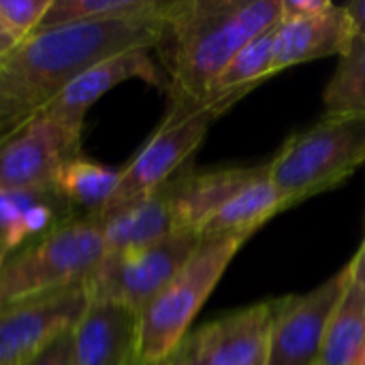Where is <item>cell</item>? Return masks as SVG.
<instances>
[{
  "instance_id": "obj_19",
  "label": "cell",
  "mask_w": 365,
  "mask_h": 365,
  "mask_svg": "<svg viewBox=\"0 0 365 365\" xmlns=\"http://www.w3.org/2000/svg\"><path fill=\"white\" fill-rule=\"evenodd\" d=\"M364 346L365 293L351 278L329 319L317 365H355Z\"/></svg>"
},
{
  "instance_id": "obj_15",
  "label": "cell",
  "mask_w": 365,
  "mask_h": 365,
  "mask_svg": "<svg viewBox=\"0 0 365 365\" xmlns=\"http://www.w3.org/2000/svg\"><path fill=\"white\" fill-rule=\"evenodd\" d=\"M73 365H141L137 361V314L92 302L75 327Z\"/></svg>"
},
{
  "instance_id": "obj_17",
  "label": "cell",
  "mask_w": 365,
  "mask_h": 365,
  "mask_svg": "<svg viewBox=\"0 0 365 365\" xmlns=\"http://www.w3.org/2000/svg\"><path fill=\"white\" fill-rule=\"evenodd\" d=\"M291 207L289 199L278 190L269 178V167L263 175L252 180L235 192L199 231L203 240H248L278 212Z\"/></svg>"
},
{
  "instance_id": "obj_6",
  "label": "cell",
  "mask_w": 365,
  "mask_h": 365,
  "mask_svg": "<svg viewBox=\"0 0 365 365\" xmlns=\"http://www.w3.org/2000/svg\"><path fill=\"white\" fill-rule=\"evenodd\" d=\"M248 92L250 88L231 90L186 113L167 111L163 124L150 137V141L124 169H120L118 188L101 216L143 199L171 182L182 171V165L190 158V154H195V150L201 145L214 120Z\"/></svg>"
},
{
  "instance_id": "obj_28",
  "label": "cell",
  "mask_w": 365,
  "mask_h": 365,
  "mask_svg": "<svg viewBox=\"0 0 365 365\" xmlns=\"http://www.w3.org/2000/svg\"><path fill=\"white\" fill-rule=\"evenodd\" d=\"M15 45H17V43H15V41L4 32V28L0 26V58H4V56H6Z\"/></svg>"
},
{
  "instance_id": "obj_18",
  "label": "cell",
  "mask_w": 365,
  "mask_h": 365,
  "mask_svg": "<svg viewBox=\"0 0 365 365\" xmlns=\"http://www.w3.org/2000/svg\"><path fill=\"white\" fill-rule=\"evenodd\" d=\"M120 182V169L83 158L81 154L68 158L53 178L56 192L71 207L75 218H98Z\"/></svg>"
},
{
  "instance_id": "obj_7",
  "label": "cell",
  "mask_w": 365,
  "mask_h": 365,
  "mask_svg": "<svg viewBox=\"0 0 365 365\" xmlns=\"http://www.w3.org/2000/svg\"><path fill=\"white\" fill-rule=\"evenodd\" d=\"M199 244V233L178 231L145 248L107 255L88 280L90 302L113 304L139 317L188 263Z\"/></svg>"
},
{
  "instance_id": "obj_14",
  "label": "cell",
  "mask_w": 365,
  "mask_h": 365,
  "mask_svg": "<svg viewBox=\"0 0 365 365\" xmlns=\"http://www.w3.org/2000/svg\"><path fill=\"white\" fill-rule=\"evenodd\" d=\"M267 171L259 167H225L214 171H180L167 182L180 231L199 233L203 225L244 186Z\"/></svg>"
},
{
  "instance_id": "obj_8",
  "label": "cell",
  "mask_w": 365,
  "mask_h": 365,
  "mask_svg": "<svg viewBox=\"0 0 365 365\" xmlns=\"http://www.w3.org/2000/svg\"><path fill=\"white\" fill-rule=\"evenodd\" d=\"M351 282V263L304 295L272 302L265 365H317L329 319Z\"/></svg>"
},
{
  "instance_id": "obj_27",
  "label": "cell",
  "mask_w": 365,
  "mask_h": 365,
  "mask_svg": "<svg viewBox=\"0 0 365 365\" xmlns=\"http://www.w3.org/2000/svg\"><path fill=\"white\" fill-rule=\"evenodd\" d=\"M351 278L353 282L365 293V237L359 252L351 259Z\"/></svg>"
},
{
  "instance_id": "obj_16",
  "label": "cell",
  "mask_w": 365,
  "mask_h": 365,
  "mask_svg": "<svg viewBox=\"0 0 365 365\" xmlns=\"http://www.w3.org/2000/svg\"><path fill=\"white\" fill-rule=\"evenodd\" d=\"M96 222L103 231L105 257L145 248L180 231L167 184L143 199L96 218Z\"/></svg>"
},
{
  "instance_id": "obj_25",
  "label": "cell",
  "mask_w": 365,
  "mask_h": 365,
  "mask_svg": "<svg viewBox=\"0 0 365 365\" xmlns=\"http://www.w3.org/2000/svg\"><path fill=\"white\" fill-rule=\"evenodd\" d=\"M331 6L327 0H282V17H314Z\"/></svg>"
},
{
  "instance_id": "obj_13",
  "label": "cell",
  "mask_w": 365,
  "mask_h": 365,
  "mask_svg": "<svg viewBox=\"0 0 365 365\" xmlns=\"http://www.w3.org/2000/svg\"><path fill=\"white\" fill-rule=\"evenodd\" d=\"M353 36L342 4H334L314 17H282L274 28L272 73L327 56H342Z\"/></svg>"
},
{
  "instance_id": "obj_24",
  "label": "cell",
  "mask_w": 365,
  "mask_h": 365,
  "mask_svg": "<svg viewBox=\"0 0 365 365\" xmlns=\"http://www.w3.org/2000/svg\"><path fill=\"white\" fill-rule=\"evenodd\" d=\"M73 346H75V329L58 336L43 351H38L32 359L24 365H73Z\"/></svg>"
},
{
  "instance_id": "obj_10",
  "label": "cell",
  "mask_w": 365,
  "mask_h": 365,
  "mask_svg": "<svg viewBox=\"0 0 365 365\" xmlns=\"http://www.w3.org/2000/svg\"><path fill=\"white\" fill-rule=\"evenodd\" d=\"M88 284L0 310V365H24L58 336L75 329L90 308Z\"/></svg>"
},
{
  "instance_id": "obj_23",
  "label": "cell",
  "mask_w": 365,
  "mask_h": 365,
  "mask_svg": "<svg viewBox=\"0 0 365 365\" xmlns=\"http://www.w3.org/2000/svg\"><path fill=\"white\" fill-rule=\"evenodd\" d=\"M53 0H0V26L19 45L43 24Z\"/></svg>"
},
{
  "instance_id": "obj_4",
  "label": "cell",
  "mask_w": 365,
  "mask_h": 365,
  "mask_svg": "<svg viewBox=\"0 0 365 365\" xmlns=\"http://www.w3.org/2000/svg\"><path fill=\"white\" fill-rule=\"evenodd\" d=\"M364 163L365 113H325L314 126L287 139L267 167L293 207L342 184Z\"/></svg>"
},
{
  "instance_id": "obj_11",
  "label": "cell",
  "mask_w": 365,
  "mask_h": 365,
  "mask_svg": "<svg viewBox=\"0 0 365 365\" xmlns=\"http://www.w3.org/2000/svg\"><path fill=\"white\" fill-rule=\"evenodd\" d=\"M272 302L227 314L188 334L165 365H265Z\"/></svg>"
},
{
  "instance_id": "obj_21",
  "label": "cell",
  "mask_w": 365,
  "mask_h": 365,
  "mask_svg": "<svg viewBox=\"0 0 365 365\" xmlns=\"http://www.w3.org/2000/svg\"><path fill=\"white\" fill-rule=\"evenodd\" d=\"M338 58L323 92L325 109L327 113H365V36H353Z\"/></svg>"
},
{
  "instance_id": "obj_22",
  "label": "cell",
  "mask_w": 365,
  "mask_h": 365,
  "mask_svg": "<svg viewBox=\"0 0 365 365\" xmlns=\"http://www.w3.org/2000/svg\"><path fill=\"white\" fill-rule=\"evenodd\" d=\"M278 26V24H276ZM274 26V28H276ZM274 28L252 38L248 45H244L233 60L225 66V71L218 75L210 90V98L227 94L231 90L242 88H257L261 81L272 77V47H274Z\"/></svg>"
},
{
  "instance_id": "obj_1",
  "label": "cell",
  "mask_w": 365,
  "mask_h": 365,
  "mask_svg": "<svg viewBox=\"0 0 365 365\" xmlns=\"http://www.w3.org/2000/svg\"><path fill=\"white\" fill-rule=\"evenodd\" d=\"M163 11L36 30L15 45L0 58V137L41 113L92 64L128 49H154L163 34Z\"/></svg>"
},
{
  "instance_id": "obj_9",
  "label": "cell",
  "mask_w": 365,
  "mask_h": 365,
  "mask_svg": "<svg viewBox=\"0 0 365 365\" xmlns=\"http://www.w3.org/2000/svg\"><path fill=\"white\" fill-rule=\"evenodd\" d=\"M81 150V133L36 113L0 137V190H30L53 184L58 169Z\"/></svg>"
},
{
  "instance_id": "obj_26",
  "label": "cell",
  "mask_w": 365,
  "mask_h": 365,
  "mask_svg": "<svg viewBox=\"0 0 365 365\" xmlns=\"http://www.w3.org/2000/svg\"><path fill=\"white\" fill-rule=\"evenodd\" d=\"M349 21H351V28H353V34L355 36H365V0H355V2H349V4H342Z\"/></svg>"
},
{
  "instance_id": "obj_3",
  "label": "cell",
  "mask_w": 365,
  "mask_h": 365,
  "mask_svg": "<svg viewBox=\"0 0 365 365\" xmlns=\"http://www.w3.org/2000/svg\"><path fill=\"white\" fill-rule=\"evenodd\" d=\"M103 259L101 225L94 218H71L0 265V310L88 284Z\"/></svg>"
},
{
  "instance_id": "obj_2",
  "label": "cell",
  "mask_w": 365,
  "mask_h": 365,
  "mask_svg": "<svg viewBox=\"0 0 365 365\" xmlns=\"http://www.w3.org/2000/svg\"><path fill=\"white\" fill-rule=\"evenodd\" d=\"M280 19L282 0L165 2L156 49L167 73L169 111L186 113L205 105L233 56Z\"/></svg>"
},
{
  "instance_id": "obj_12",
  "label": "cell",
  "mask_w": 365,
  "mask_h": 365,
  "mask_svg": "<svg viewBox=\"0 0 365 365\" xmlns=\"http://www.w3.org/2000/svg\"><path fill=\"white\" fill-rule=\"evenodd\" d=\"M128 79H141L167 90V77L152 60L150 49H128L86 68L41 113L71 130L83 133V118L92 105Z\"/></svg>"
},
{
  "instance_id": "obj_20",
  "label": "cell",
  "mask_w": 365,
  "mask_h": 365,
  "mask_svg": "<svg viewBox=\"0 0 365 365\" xmlns=\"http://www.w3.org/2000/svg\"><path fill=\"white\" fill-rule=\"evenodd\" d=\"M163 6L165 2L158 0H53L38 30L71 24L145 17L160 13Z\"/></svg>"
},
{
  "instance_id": "obj_5",
  "label": "cell",
  "mask_w": 365,
  "mask_h": 365,
  "mask_svg": "<svg viewBox=\"0 0 365 365\" xmlns=\"http://www.w3.org/2000/svg\"><path fill=\"white\" fill-rule=\"evenodd\" d=\"M246 240H203L178 276L137 317V361L165 365Z\"/></svg>"
},
{
  "instance_id": "obj_29",
  "label": "cell",
  "mask_w": 365,
  "mask_h": 365,
  "mask_svg": "<svg viewBox=\"0 0 365 365\" xmlns=\"http://www.w3.org/2000/svg\"><path fill=\"white\" fill-rule=\"evenodd\" d=\"M355 365H365V346H364V351H361V355H359V359H357V364Z\"/></svg>"
}]
</instances>
